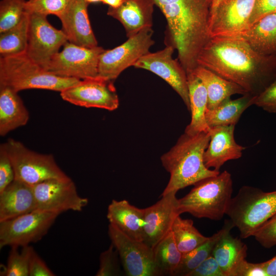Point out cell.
<instances>
[{"instance_id": "6da1fadb", "label": "cell", "mask_w": 276, "mask_h": 276, "mask_svg": "<svg viewBox=\"0 0 276 276\" xmlns=\"http://www.w3.org/2000/svg\"><path fill=\"white\" fill-rule=\"evenodd\" d=\"M197 63L254 96L276 80V54H259L244 41L233 37L211 38Z\"/></svg>"}, {"instance_id": "7a4b0ae2", "label": "cell", "mask_w": 276, "mask_h": 276, "mask_svg": "<svg viewBox=\"0 0 276 276\" xmlns=\"http://www.w3.org/2000/svg\"><path fill=\"white\" fill-rule=\"evenodd\" d=\"M167 22V37L178 53L187 74L198 66L202 50L211 39L212 0H153Z\"/></svg>"}, {"instance_id": "3957f363", "label": "cell", "mask_w": 276, "mask_h": 276, "mask_svg": "<svg viewBox=\"0 0 276 276\" xmlns=\"http://www.w3.org/2000/svg\"><path fill=\"white\" fill-rule=\"evenodd\" d=\"M210 138V131L194 134L184 132L176 144L161 156L162 164L170 175L162 195L176 193L180 189L220 173L208 168L204 164L203 154Z\"/></svg>"}, {"instance_id": "277c9868", "label": "cell", "mask_w": 276, "mask_h": 276, "mask_svg": "<svg viewBox=\"0 0 276 276\" xmlns=\"http://www.w3.org/2000/svg\"><path fill=\"white\" fill-rule=\"evenodd\" d=\"M233 186L232 175L226 170L200 180L178 199L180 214L188 213L198 218L221 220L232 198Z\"/></svg>"}, {"instance_id": "5b68a950", "label": "cell", "mask_w": 276, "mask_h": 276, "mask_svg": "<svg viewBox=\"0 0 276 276\" xmlns=\"http://www.w3.org/2000/svg\"><path fill=\"white\" fill-rule=\"evenodd\" d=\"M81 80L55 75L32 61L26 54L0 57V86L17 92L41 89L60 93Z\"/></svg>"}, {"instance_id": "8992f818", "label": "cell", "mask_w": 276, "mask_h": 276, "mask_svg": "<svg viewBox=\"0 0 276 276\" xmlns=\"http://www.w3.org/2000/svg\"><path fill=\"white\" fill-rule=\"evenodd\" d=\"M241 238L253 236L268 220L276 215V191L265 192L244 186L232 197L226 212Z\"/></svg>"}, {"instance_id": "52a82bcc", "label": "cell", "mask_w": 276, "mask_h": 276, "mask_svg": "<svg viewBox=\"0 0 276 276\" xmlns=\"http://www.w3.org/2000/svg\"><path fill=\"white\" fill-rule=\"evenodd\" d=\"M4 143L13 167L15 180L33 186L50 179L68 177L53 155L34 151L11 138Z\"/></svg>"}, {"instance_id": "ba28073f", "label": "cell", "mask_w": 276, "mask_h": 276, "mask_svg": "<svg viewBox=\"0 0 276 276\" xmlns=\"http://www.w3.org/2000/svg\"><path fill=\"white\" fill-rule=\"evenodd\" d=\"M59 215L36 210L0 222V248L22 247L40 241Z\"/></svg>"}, {"instance_id": "9c48e42d", "label": "cell", "mask_w": 276, "mask_h": 276, "mask_svg": "<svg viewBox=\"0 0 276 276\" xmlns=\"http://www.w3.org/2000/svg\"><path fill=\"white\" fill-rule=\"evenodd\" d=\"M63 49L51 59L44 68L57 76L79 80L98 76V64L104 49L99 46L86 48L67 41Z\"/></svg>"}, {"instance_id": "30bf717a", "label": "cell", "mask_w": 276, "mask_h": 276, "mask_svg": "<svg viewBox=\"0 0 276 276\" xmlns=\"http://www.w3.org/2000/svg\"><path fill=\"white\" fill-rule=\"evenodd\" d=\"M152 28L142 29L122 44L101 54L98 64V76L114 81L127 67L149 52L154 44Z\"/></svg>"}, {"instance_id": "8fae6325", "label": "cell", "mask_w": 276, "mask_h": 276, "mask_svg": "<svg viewBox=\"0 0 276 276\" xmlns=\"http://www.w3.org/2000/svg\"><path fill=\"white\" fill-rule=\"evenodd\" d=\"M109 237L128 276H159L152 248L128 237L114 225H108Z\"/></svg>"}, {"instance_id": "7c38bea8", "label": "cell", "mask_w": 276, "mask_h": 276, "mask_svg": "<svg viewBox=\"0 0 276 276\" xmlns=\"http://www.w3.org/2000/svg\"><path fill=\"white\" fill-rule=\"evenodd\" d=\"M36 210L61 213L67 211L81 212L88 200L80 196L70 177L53 178L32 186Z\"/></svg>"}, {"instance_id": "4fadbf2b", "label": "cell", "mask_w": 276, "mask_h": 276, "mask_svg": "<svg viewBox=\"0 0 276 276\" xmlns=\"http://www.w3.org/2000/svg\"><path fill=\"white\" fill-rule=\"evenodd\" d=\"M68 41L62 30L51 25L47 16L29 13L28 45L26 54L43 68L60 48Z\"/></svg>"}, {"instance_id": "5bb4252c", "label": "cell", "mask_w": 276, "mask_h": 276, "mask_svg": "<svg viewBox=\"0 0 276 276\" xmlns=\"http://www.w3.org/2000/svg\"><path fill=\"white\" fill-rule=\"evenodd\" d=\"M62 99L74 105L113 111L119 100L113 81L98 76L81 80L77 84L60 92Z\"/></svg>"}, {"instance_id": "9a60e30c", "label": "cell", "mask_w": 276, "mask_h": 276, "mask_svg": "<svg viewBox=\"0 0 276 276\" xmlns=\"http://www.w3.org/2000/svg\"><path fill=\"white\" fill-rule=\"evenodd\" d=\"M174 50L172 46L166 45L162 50L149 52L133 66L148 70L164 80L179 95L190 111L187 74L179 60L173 58Z\"/></svg>"}, {"instance_id": "2e32d148", "label": "cell", "mask_w": 276, "mask_h": 276, "mask_svg": "<svg viewBox=\"0 0 276 276\" xmlns=\"http://www.w3.org/2000/svg\"><path fill=\"white\" fill-rule=\"evenodd\" d=\"M256 0H221L211 16V38L231 37L248 28Z\"/></svg>"}, {"instance_id": "e0dca14e", "label": "cell", "mask_w": 276, "mask_h": 276, "mask_svg": "<svg viewBox=\"0 0 276 276\" xmlns=\"http://www.w3.org/2000/svg\"><path fill=\"white\" fill-rule=\"evenodd\" d=\"M176 194L162 195L155 203L143 209V241L152 248L171 231L174 220L180 215Z\"/></svg>"}, {"instance_id": "ac0fdd59", "label": "cell", "mask_w": 276, "mask_h": 276, "mask_svg": "<svg viewBox=\"0 0 276 276\" xmlns=\"http://www.w3.org/2000/svg\"><path fill=\"white\" fill-rule=\"evenodd\" d=\"M89 4L85 0H70L65 10L57 17L68 41L86 48L98 46L88 14Z\"/></svg>"}, {"instance_id": "d6986e66", "label": "cell", "mask_w": 276, "mask_h": 276, "mask_svg": "<svg viewBox=\"0 0 276 276\" xmlns=\"http://www.w3.org/2000/svg\"><path fill=\"white\" fill-rule=\"evenodd\" d=\"M235 125L218 126L210 128V140L203 154V162L208 168L219 171L226 162L237 159L242 155L245 147L235 140Z\"/></svg>"}, {"instance_id": "ffe728a7", "label": "cell", "mask_w": 276, "mask_h": 276, "mask_svg": "<svg viewBox=\"0 0 276 276\" xmlns=\"http://www.w3.org/2000/svg\"><path fill=\"white\" fill-rule=\"evenodd\" d=\"M154 5L153 0H123L118 8L108 7L107 14L122 24L129 38L152 28Z\"/></svg>"}, {"instance_id": "44dd1931", "label": "cell", "mask_w": 276, "mask_h": 276, "mask_svg": "<svg viewBox=\"0 0 276 276\" xmlns=\"http://www.w3.org/2000/svg\"><path fill=\"white\" fill-rule=\"evenodd\" d=\"M36 210L32 186L14 179L0 193V222Z\"/></svg>"}, {"instance_id": "7402d4cb", "label": "cell", "mask_w": 276, "mask_h": 276, "mask_svg": "<svg viewBox=\"0 0 276 276\" xmlns=\"http://www.w3.org/2000/svg\"><path fill=\"white\" fill-rule=\"evenodd\" d=\"M110 224L132 239L143 241L144 209L131 205L127 200L113 199L107 209Z\"/></svg>"}, {"instance_id": "603a6c76", "label": "cell", "mask_w": 276, "mask_h": 276, "mask_svg": "<svg viewBox=\"0 0 276 276\" xmlns=\"http://www.w3.org/2000/svg\"><path fill=\"white\" fill-rule=\"evenodd\" d=\"M225 230L216 243L212 255L220 267L224 276H232L239 265L247 256V247L240 239L230 233L234 227L229 220L225 223Z\"/></svg>"}, {"instance_id": "cb8c5ba5", "label": "cell", "mask_w": 276, "mask_h": 276, "mask_svg": "<svg viewBox=\"0 0 276 276\" xmlns=\"http://www.w3.org/2000/svg\"><path fill=\"white\" fill-rule=\"evenodd\" d=\"M230 37L244 41L259 54H275L276 13L263 17L244 31Z\"/></svg>"}, {"instance_id": "d4e9b609", "label": "cell", "mask_w": 276, "mask_h": 276, "mask_svg": "<svg viewBox=\"0 0 276 276\" xmlns=\"http://www.w3.org/2000/svg\"><path fill=\"white\" fill-rule=\"evenodd\" d=\"M29 112L18 92L4 86H0V135L26 125Z\"/></svg>"}, {"instance_id": "484cf974", "label": "cell", "mask_w": 276, "mask_h": 276, "mask_svg": "<svg viewBox=\"0 0 276 276\" xmlns=\"http://www.w3.org/2000/svg\"><path fill=\"white\" fill-rule=\"evenodd\" d=\"M187 74L191 120L185 132L194 134L208 132L210 128L205 120L208 109V94L202 81L193 73Z\"/></svg>"}, {"instance_id": "4316f807", "label": "cell", "mask_w": 276, "mask_h": 276, "mask_svg": "<svg viewBox=\"0 0 276 276\" xmlns=\"http://www.w3.org/2000/svg\"><path fill=\"white\" fill-rule=\"evenodd\" d=\"M191 73H193L202 81L206 88L208 109L215 108L232 95L247 94L239 85L203 66L199 65Z\"/></svg>"}, {"instance_id": "83f0119b", "label": "cell", "mask_w": 276, "mask_h": 276, "mask_svg": "<svg viewBox=\"0 0 276 276\" xmlns=\"http://www.w3.org/2000/svg\"><path fill=\"white\" fill-rule=\"evenodd\" d=\"M256 96L249 94L235 100L229 98L212 109H207L205 120L210 128L218 126L236 125L243 112L254 105Z\"/></svg>"}, {"instance_id": "f1b7e54d", "label": "cell", "mask_w": 276, "mask_h": 276, "mask_svg": "<svg viewBox=\"0 0 276 276\" xmlns=\"http://www.w3.org/2000/svg\"><path fill=\"white\" fill-rule=\"evenodd\" d=\"M29 13L26 12L20 22L0 34V57L26 54L28 39Z\"/></svg>"}, {"instance_id": "f546056e", "label": "cell", "mask_w": 276, "mask_h": 276, "mask_svg": "<svg viewBox=\"0 0 276 276\" xmlns=\"http://www.w3.org/2000/svg\"><path fill=\"white\" fill-rule=\"evenodd\" d=\"M156 264L161 275H173L181 260L182 254L178 249L171 231L152 248Z\"/></svg>"}, {"instance_id": "4dcf8cb0", "label": "cell", "mask_w": 276, "mask_h": 276, "mask_svg": "<svg viewBox=\"0 0 276 276\" xmlns=\"http://www.w3.org/2000/svg\"><path fill=\"white\" fill-rule=\"evenodd\" d=\"M171 232L178 249L183 254L205 242L209 237L203 236L194 226L192 220L177 216L173 223Z\"/></svg>"}, {"instance_id": "1f68e13d", "label": "cell", "mask_w": 276, "mask_h": 276, "mask_svg": "<svg viewBox=\"0 0 276 276\" xmlns=\"http://www.w3.org/2000/svg\"><path fill=\"white\" fill-rule=\"evenodd\" d=\"M225 228L224 224L221 229L210 237L203 243L193 250L183 254L180 263L174 276H188L211 255L216 243L223 233Z\"/></svg>"}, {"instance_id": "d6a6232c", "label": "cell", "mask_w": 276, "mask_h": 276, "mask_svg": "<svg viewBox=\"0 0 276 276\" xmlns=\"http://www.w3.org/2000/svg\"><path fill=\"white\" fill-rule=\"evenodd\" d=\"M7 264L1 272L2 276H29V267L34 248L29 245L11 247Z\"/></svg>"}, {"instance_id": "836d02e7", "label": "cell", "mask_w": 276, "mask_h": 276, "mask_svg": "<svg viewBox=\"0 0 276 276\" xmlns=\"http://www.w3.org/2000/svg\"><path fill=\"white\" fill-rule=\"evenodd\" d=\"M26 0H2L0 2V34L17 25L26 12Z\"/></svg>"}, {"instance_id": "e575fe53", "label": "cell", "mask_w": 276, "mask_h": 276, "mask_svg": "<svg viewBox=\"0 0 276 276\" xmlns=\"http://www.w3.org/2000/svg\"><path fill=\"white\" fill-rule=\"evenodd\" d=\"M70 0H28L26 1V12L48 16H58L66 8Z\"/></svg>"}, {"instance_id": "d590c367", "label": "cell", "mask_w": 276, "mask_h": 276, "mask_svg": "<svg viewBox=\"0 0 276 276\" xmlns=\"http://www.w3.org/2000/svg\"><path fill=\"white\" fill-rule=\"evenodd\" d=\"M118 253L113 245L101 252L99 258V267L96 276H117L120 275L121 269Z\"/></svg>"}, {"instance_id": "8d00e7d4", "label": "cell", "mask_w": 276, "mask_h": 276, "mask_svg": "<svg viewBox=\"0 0 276 276\" xmlns=\"http://www.w3.org/2000/svg\"><path fill=\"white\" fill-rule=\"evenodd\" d=\"M15 179L13 167L5 143L0 145V193Z\"/></svg>"}, {"instance_id": "74e56055", "label": "cell", "mask_w": 276, "mask_h": 276, "mask_svg": "<svg viewBox=\"0 0 276 276\" xmlns=\"http://www.w3.org/2000/svg\"><path fill=\"white\" fill-rule=\"evenodd\" d=\"M263 247L270 248L276 245V215L268 220L253 236Z\"/></svg>"}, {"instance_id": "f35d334b", "label": "cell", "mask_w": 276, "mask_h": 276, "mask_svg": "<svg viewBox=\"0 0 276 276\" xmlns=\"http://www.w3.org/2000/svg\"><path fill=\"white\" fill-rule=\"evenodd\" d=\"M254 105L268 112L276 113V80L255 97Z\"/></svg>"}, {"instance_id": "ab89813d", "label": "cell", "mask_w": 276, "mask_h": 276, "mask_svg": "<svg viewBox=\"0 0 276 276\" xmlns=\"http://www.w3.org/2000/svg\"><path fill=\"white\" fill-rule=\"evenodd\" d=\"M276 13V0H256L249 17L248 28L263 17Z\"/></svg>"}, {"instance_id": "60d3db41", "label": "cell", "mask_w": 276, "mask_h": 276, "mask_svg": "<svg viewBox=\"0 0 276 276\" xmlns=\"http://www.w3.org/2000/svg\"><path fill=\"white\" fill-rule=\"evenodd\" d=\"M188 276H224L215 258L211 255Z\"/></svg>"}, {"instance_id": "b9f144b4", "label": "cell", "mask_w": 276, "mask_h": 276, "mask_svg": "<svg viewBox=\"0 0 276 276\" xmlns=\"http://www.w3.org/2000/svg\"><path fill=\"white\" fill-rule=\"evenodd\" d=\"M232 276H268L264 262L259 263L242 261L234 270Z\"/></svg>"}, {"instance_id": "7bdbcfd3", "label": "cell", "mask_w": 276, "mask_h": 276, "mask_svg": "<svg viewBox=\"0 0 276 276\" xmlns=\"http://www.w3.org/2000/svg\"><path fill=\"white\" fill-rule=\"evenodd\" d=\"M55 275L34 250L29 263V276H54Z\"/></svg>"}, {"instance_id": "ee69618b", "label": "cell", "mask_w": 276, "mask_h": 276, "mask_svg": "<svg viewBox=\"0 0 276 276\" xmlns=\"http://www.w3.org/2000/svg\"><path fill=\"white\" fill-rule=\"evenodd\" d=\"M264 265L268 276H276V255L265 261Z\"/></svg>"}, {"instance_id": "f6af8a7d", "label": "cell", "mask_w": 276, "mask_h": 276, "mask_svg": "<svg viewBox=\"0 0 276 276\" xmlns=\"http://www.w3.org/2000/svg\"><path fill=\"white\" fill-rule=\"evenodd\" d=\"M123 0H102L101 2L109 7L116 8L119 7L123 3Z\"/></svg>"}, {"instance_id": "bcb514c9", "label": "cell", "mask_w": 276, "mask_h": 276, "mask_svg": "<svg viewBox=\"0 0 276 276\" xmlns=\"http://www.w3.org/2000/svg\"><path fill=\"white\" fill-rule=\"evenodd\" d=\"M221 0H212V5L211 12V16L214 12L216 8H217L218 4L219 3Z\"/></svg>"}, {"instance_id": "7dc6e473", "label": "cell", "mask_w": 276, "mask_h": 276, "mask_svg": "<svg viewBox=\"0 0 276 276\" xmlns=\"http://www.w3.org/2000/svg\"><path fill=\"white\" fill-rule=\"evenodd\" d=\"M89 4L91 3H96L99 2H101L102 0H85Z\"/></svg>"}]
</instances>
